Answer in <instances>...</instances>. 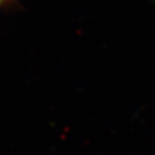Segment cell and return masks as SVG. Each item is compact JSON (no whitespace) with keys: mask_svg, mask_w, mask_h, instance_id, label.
I'll list each match as a JSON object with an SVG mask.
<instances>
[{"mask_svg":"<svg viewBox=\"0 0 155 155\" xmlns=\"http://www.w3.org/2000/svg\"><path fill=\"white\" fill-rule=\"evenodd\" d=\"M2 3H3V0H0V4H2Z\"/></svg>","mask_w":155,"mask_h":155,"instance_id":"6da1fadb","label":"cell"}]
</instances>
